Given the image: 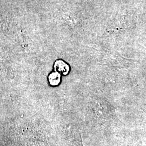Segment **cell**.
<instances>
[{
	"instance_id": "cell-1",
	"label": "cell",
	"mask_w": 146,
	"mask_h": 146,
	"mask_svg": "<svg viewBox=\"0 0 146 146\" xmlns=\"http://www.w3.org/2000/svg\"><path fill=\"white\" fill-rule=\"evenodd\" d=\"M55 71L59 74H63L66 75L69 70V67L67 63L61 60L57 61L54 65Z\"/></svg>"
},
{
	"instance_id": "cell-2",
	"label": "cell",
	"mask_w": 146,
	"mask_h": 146,
	"mask_svg": "<svg viewBox=\"0 0 146 146\" xmlns=\"http://www.w3.org/2000/svg\"><path fill=\"white\" fill-rule=\"evenodd\" d=\"M61 80L60 74L58 73H52L49 76V81L52 86H56L60 83Z\"/></svg>"
}]
</instances>
